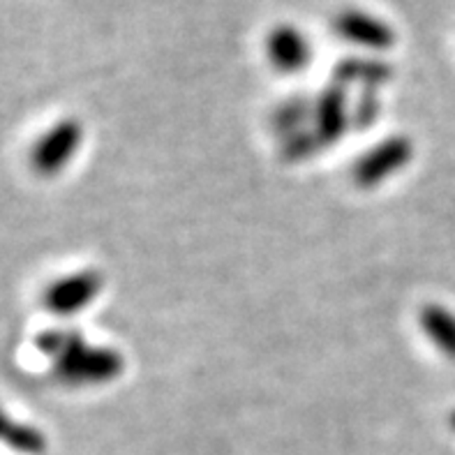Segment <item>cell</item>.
<instances>
[{"label":"cell","mask_w":455,"mask_h":455,"mask_svg":"<svg viewBox=\"0 0 455 455\" xmlns=\"http://www.w3.org/2000/svg\"><path fill=\"white\" fill-rule=\"evenodd\" d=\"M451 426L455 427V411H453V414H451Z\"/></svg>","instance_id":"14"},{"label":"cell","mask_w":455,"mask_h":455,"mask_svg":"<svg viewBox=\"0 0 455 455\" xmlns=\"http://www.w3.org/2000/svg\"><path fill=\"white\" fill-rule=\"evenodd\" d=\"M81 130L79 121L75 118H65V121L56 123V125L40 137V141L33 146L30 153V164L40 176H56L58 172H63L68 167L72 157L76 156V150L81 146Z\"/></svg>","instance_id":"5"},{"label":"cell","mask_w":455,"mask_h":455,"mask_svg":"<svg viewBox=\"0 0 455 455\" xmlns=\"http://www.w3.org/2000/svg\"><path fill=\"white\" fill-rule=\"evenodd\" d=\"M421 329L439 352L455 361V312L442 306L423 307Z\"/></svg>","instance_id":"8"},{"label":"cell","mask_w":455,"mask_h":455,"mask_svg":"<svg viewBox=\"0 0 455 455\" xmlns=\"http://www.w3.org/2000/svg\"><path fill=\"white\" fill-rule=\"evenodd\" d=\"M377 114H379V102L372 98V92H368V95H365V102H361L356 116H354V123L361 127H368V125H372V121L377 118Z\"/></svg>","instance_id":"13"},{"label":"cell","mask_w":455,"mask_h":455,"mask_svg":"<svg viewBox=\"0 0 455 455\" xmlns=\"http://www.w3.org/2000/svg\"><path fill=\"white\" fill-rule=\"evenodd\" d=\"M414 157V144L410 137L404 134H393L387 137L375 148H370L368 153L358 157L352 167V179L358 188L370 190L377 188L384 180H388L395 172H403Z\"/></svg>","instance_id":"2"},{"label":"cell","mask_w":455,"mask_h":455,"mask_svg":"<svg viewBox=\"0 0 455 455\" xmlns=\"http://www.w3.org/2000/svg\"><path fill=\"white\" fill-rule=\"evenodd\" d=\"M35 345L53 361L56 377L69 387L109 384L123 375L125 361L109 347H92L76 331L52 329L35 338Z\"/></svg>","instance_id":"1"},{"label":"cell","mask_w":455,"mask_h":455,"mask_svg":"<svg viewBox=\"0 0 455 455\" xmlns=\"http://www.w3.org/2000/svg\"><path fill=\"white\" fill-rule=\"evenodd\" d=\"M312 111L307 109V104H303V100H289L284 102L280 109L273 116V125L284 139L294 137V134L303 132V123L310 116Z\"/></svg>","instance_id":"11"},{"label":"cell","mask_w":455,"mask_h":455,"mask_svg":"<svg viewBox=\"0 0 455 455\" xmlns=\"http://www.w3.org/2000/svg\"><path fill=\"white\" fill-rule=\"evenodd\" d=\"M102 275L98 271H79L68 277H60L53 284H49L42 296V303L49 312L58 317H69L76 312L86 310L92 300L102 291Z\"/></svg>","instance_id":"6"},{"label":"cell","mask_w":455,"mask_h":455,"mask_svg":"<svg viewBox=\"0 0 455 455\" xmlns=\"http://www.w3.org/2000/svg\"><path fill=\"white\" fill-rule=\"evenodd\" d=\"M0 442L12 446L19 453L28 455L42 453L46 446V439L40 430H35L33 426H26V423L14 421L3 407H0Z\"/></svg>","instance_id":"9"},{"label":"cell","mask_w":455,"mask_h":455,"mask_svg":"<svg viewBox=\"0 0 455 455\" xmlns=\"http://www.w3.org/2000/svg\"><path fill=\"white\" fill-rule=\"evenodd\" d=\"M312 121H315V137L319 144L333 146L340 141L352 123L349 109H347V95L340 84H333L319 95L317 104L312 109Z\"/></svg>","instance_id":"7"},{"label":"cell","mask_w":455,"mask_h":455,"mask_svg":"<svg viewBox=\"0 0 455 455\" xmlns=\"http://www.w3.org/2000/svg\"><path fill=\"white\" fill-rule=\"evenodd\" d=\"M338 84H365V86H381L391 76V68L387 63L375 60H347L338 68Z\"/></svg>","instance_id":"10"},{"label":"cell","mask_w":455,"mask_h":455,"mask_svg":"<svg viewBox=\"0 0 455 455\" xmlns=\"http://www.w3.org/2000/svg\"><path fill=\"white\" fill-rule=\"evenodd\" d=\"M333 33L340 40L370 52H387L398 40L391 23L363 7H345L338 12L333 19Z\"/></svg>","instance_id":"4"},{"label":"cell","mask_w":455,"mask_h":455,"mask_svg":"<svg viewBox=\"0 0 455 455\" xmlns=\"http://www.w3.org/2000/svg\"><path fill=\"white\" fill-rule=\"evenodd\" d=\"M264 52L273 69L280 75H300L310 68L315 44L310 35L291 21L275 23L264 37Z\"/></svg>","instance_id":"3"},{"label":"cell","mask_w":455,"mask_h":455,"mask_svg":"<svg viewBox=\"0 0 455 455\" xmlns=\"http://www.w3.org/2000/svg\"><path fill=\"white\" fill-rule=\"evenodd\" d=\"M317 148H322V144L317 141L315 132L306 134V132H299L294 137H287L284 139V146H283V156L284 160H307V157L315 153Z\"/></svg>","instance_id":"12"}]
</instances>
